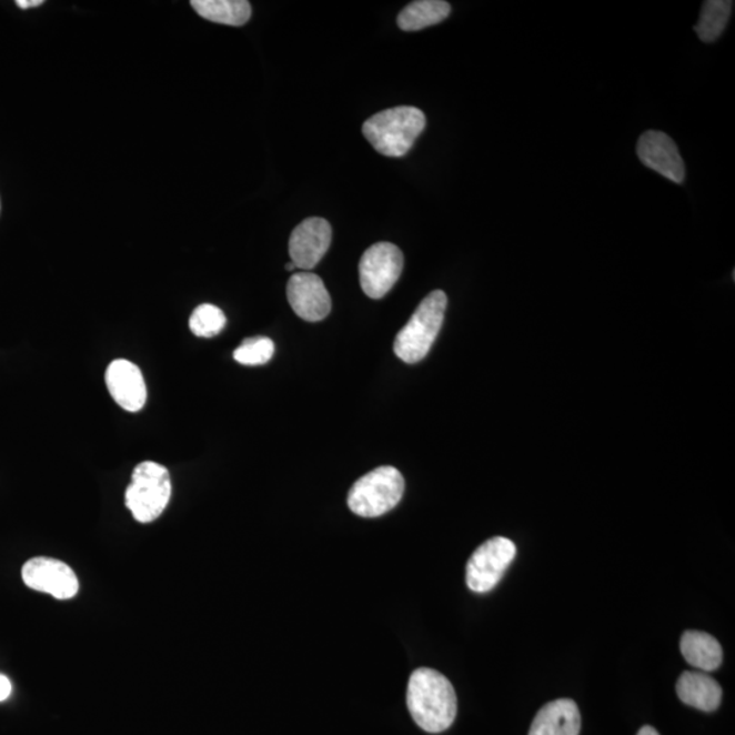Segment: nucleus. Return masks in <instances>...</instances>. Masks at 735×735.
I'll use <instances>...</instances> for the list:
<instances>
[{
	"label": "nucleus",
	"instance_id": "obj_11",
	"mask_svg": "<svg viewBox=\"0 0 735 735\" xmlns=\"http://www.w3.org/2000/svg\"><path fill=\"white\" fill-rule=\"evenodd\" d=\"M637 155L650 170L658 172L673 183H683L685 165L672 138L660 131H647L637 142Z\"/></svg>",
	"mask_w": 735,
	"mask_h": 735
},
{
	"label": "nucleus",
	"instance_id": "obj_24",
	"mask_svg": "<svg viewBox=\"0 0 735 735\" xmlns=\"http://www.w3.org/2000/svg\"><path fill=\"white\" fill-rule=\"evenodd\" d=\"M296 269H298V268L294 266V264H293L292 262H289V263L286 264V270H288V271H293V270H296Z\"/></svg>",
	"mask_w": 735,
	"mask_h": 735
},
{
	"label": "nucleus",
	"instance_id": "obj_15",
	"mask_svg": "<svg viewBox=\"0 0 735 735\" xmlns=\"http://www.w3.org/2000/svg\"><path fill=\"white\" fill-rule=\"evenodd\" d=\"M681 653L689 665L703 672H714L722 665L721 644L706 632L686 631L681 637Z\"/></svg>",
	"mask_w": 735,
	"mask_h": 735
},
{
	"label": "nucleus",
	"instance_id": "obj_2",
	"mask_svg": "<svg viewBox=\"0 0 735 735\" xmlns=\"http://www.w3.org/2000/svg\"><path fill=\"white\" fill-rule=\"evenodd\" d=\"M425 125L423 111L415 107L402 105L373 114L364 123L363 134L377 153L385 157H403L413 148Z\"/></svg>",
	"mask_w": 735,
	"mask_h": 735
},
{
	"label": "nucleus",
	"instance_id": "obj_17",
	"mask_svg": "<svg viewBox=\"0 0 735 735\" xmlns=\"http://www.w3.org/2000/svg\"><path fill=\"white\" fill-rule=\"evenodd\" d=\"M451 6L443 0H419L407 4L397 16V26L405 32H417L447 20Z\"/></svg>",
	"mask_w": 735,
	"mask_h": 735
},
{
	"label": "nucleus",
	"instance_id": "obj_20",
	"mask_svg": "<svg viewBox=\"0 0 735 735\" xmlns=\"http://www.w3.org/2000/svg\"><path fill=\"white\" fill-rule=\"evenodd\" d=\"M274 351V342L268 336H254V339L241 342V345L234 351L233 358L239 364L263 365L273 359Z\"/></svg>",
	"mask_w": 735,
	"mask_h": 735
},
{
	"label": "nucleus",
	"instance_id": "obj_18",
	"mask_svg": "<svg viewBox=\"0 0 735 735\" xmlns=\"http://www.w3.org/2000/svg\"><path fill=\"white\" fill-rule=\"evenodd\" d=\"M733 4V2H725V0H708L703 4L695 32L704 43H713V41L719 39L728 20H731Z\"/></svg>",
	"mask_w": 735,
	"mask_h": 735
},
{
	"label": "nucleus",
	"instance_id": "obj_12",
	"mask_svg": "<svg viewBox=\"0 0 735 735\" xmlns=\"http://www.w3.org/2000/svg\"><path fill=\"white\" fill-rule=\"evenodd\" d=\"M105 383L113 401L124 411L140 412L147 403L148 389L142 371L129 360L112 361L107 370Z\"/></svg>",
	"mask_w": 735,
	"mask_h": 735
},
{
	"label": "nucleus",
	"instance_id": "obj_19",
	"mask_svg": "<svg viewBox=\"0 0 735 735\" xmlns=\"http://www.w3.org/2000/svg\"><path fill=\"white\" fill-rule=\"evenodd\" d=\"M225 325V313L213 304L199 305L190 318V329L199 339H213Z\"/></svg>",
	"mask_w": 735,
	"mask_h": 735
},
{
	"label": "nucleus",
	"instance_id": "obj_8",
	"mask_svg": "<svg viewBox=\"0 0 735 735\" xmlns=\"http://www.w3.org/2000/svg\"><path fill=\"white\" fill-rule=\"evenodd\" d=\"M21 575L27 587L57 600H71L80 592V581L74 570L57 558H30L23 564Z\"/></svg>",
	"mask_w": 735,
	"mask_h": 735
},
{
	"label": "nucleus",
	"instance_id": "obj_22",
	"mask_svg": "<svg viewBox=\"0 0 735 735\" xmlns=\"http://www.w3.org/2000/svg\"><path fill=\"white\" fill-rule=\"evenodd\" d=\"M43 0H17L16 4L22 10L39 8L43 4Z\"/></svg>",
	"mask_w": 735,
	"mask_h": 735
},
{
	"label": "nucleus",
	"instance_id": "obj_6",
	"mask_svg": "<svg viewBox=\"0 0 735 735\" xmlns=\"http://www.w3.org/2000/svg\"><path fill=\"white\" fill-rule=\"evenodd\" d=\"M516 556L514 542L504 537L487 540L470 557L466 583L474 593L484 594L496 587Z\"/></svg>",
	"mask_w": 735,
	"mask_h": 735
},
{
	"label": "nucleus",
	"instance_id": "obj_9",
	"mask_svg": "<svg viewBox=\"0 0 735 735\" xmlns=\"http://www.w3.org/2000/svg\"><path fill=\"white\" fill-rule=\"evenodd\" d=\"M333 229L328 221L311 217L294 229L289 239V255L298 269L309 271L322 261L329 251Z\"/></svg>",
	"mask_w": 735,
	"mask_h": 735
},
{
	"label": "nucleus",
	"instance_id": "obj_21",
	"mask_svg": "<svg viewBox=\"0 0 735 735\" xmlns=\"http://www.w3.org/2000/svg\"><path fill=\"white\" fill-rule=\"evenodd\" d=\"M11 683L10 679L3 674H0V702H4L6 698H9L11 695Z\"/></svg>",
	"mask_w": 735,
	"mask_h": 735
},
{
	"label": "nucleus",
	"instance_id": "obj_1",
	"mask_svg": "<svg viewBox=\"0 0 735 735\" xmlns=\"http://www.w3.org/2000/svg\"><path fill=\"white\" fill-rule=\"evenodd\" d=\"M407 708L412 718L427 733H442L456 718L457 702L453 684L432 668H417L409 679Z\"/></svg>",
	"mask_w": 735,
	"mask_h": 735
},
{
	"label": "nucleus",
	"instance_id": "obj_16",
	"mask_svg": "<svg viewBox=\"0 0 735 735\" xmlns=\"http://www.w3.org/2000/svg\"><path fill=\"white\" fill-rule=\"evenodd\" d=\"M191 6L204 20L222 26L243 27L252 13L245 0H192Z\"/></svg>",
	"mask_w": 735,
	"mask_h": 735
},
{
	"label": "nucleus",
	"instance_id": "obj_4",
	"mask_svg": "<svg viewBox=\"0 0 735 735\" xmlns=\"http://www.w3.org/2000/svg\"><path fill=\"white\" fill-rule=\"evenodd\" d=\"M172 496V481L168 469L155 462H142L134 469L125 490V505L134 520L152 523L162 515Z\"/></svg>",
	"mask_w": 735,
	"mask_h": 735
},
{
	"label": "nucleus",
	"instance_id": "obj_14",
	"mask_svg": "<svg viewBox=\"0 0 735 735\" xmlns=\"http://www.w3.org/2000/svg\"><path fill=\"white\" fill-rule=\"evenodd\" d=\"M677 693L686 706L706 711H715L722 701V688L716 681L702 672H685L677 681Z\"/></svg>",
	"mask_w": 735,
	"mask_h": 735
},
{
	"label": "nucleus",
	"instance_id": "obj_5",
	"mask_svg": "<svg viewBox=\"0 0 735 735\" xmlns=\"http://www.w3.org/2000/svg\"><path fill=\"white\" fill-rule=\"evenodd\" d=\"M405 492L400 470L382 466L363 475L349 492L348 504L355 515L377 517L396 507Z\"/></svg>",
	"mask_w": 735,
	"mask_h": 735
},
{
	"label": "nucleus",
	"instance_id": "obj_7",
	"mask_svg": "<svg viewBox=\"0 0 735 735\" xmlns=\"http://www.w3.org/2000/svg\"><path fill=\"white\" fill-rule=\"evenodd\" d=\"M402 270L403 254L395 244H373L360 261L361 288L368 298L382 299L400 280Z\"/></svg>",
	"mask_w": 735,
	"mask_h": 735
},
{
	"label": "nucleus",
	"instance_id": "obj_13",
	"mask_svg": "<svg viewBox=\"0 0 735 735\" xmlns=\"http://www.w3.org/2000/svg\"><path fill=\"white\" fill-rule=\"evenodd\" d=\"M581 713L574 701L558 698L538 711L528 735H580Z\"/></svg>",
	"mask_w": 735,
	"mask_h": 735
},
{
	"label": "nucleus",
	"instance_id": "obj_3",
	"mask_svg": "<svg viewBox=\"0 0 735 735\" xmlns=\"http://www.w3.org/2000/svg\"><path fill=\"white\" fill-rule=\"evenodd\" d=\"M447 294L433 291L421 301L394 342V352L406 364H417L430 353L444 322Z\"/></svg>",
	"mask_w": 735,
	"mask_h": 735
},
{
	"label": "nucleus",
	"instance_id": "obj_10",
	"mask_svg": "<svg viewBox=\"0 0 735 735\" xmlns=\"http://www.w3.org/2000/svg\"><path fill=\"white\" fill-rule=\"evenodd\" d=\"M286 293L292 310L306 322H321L331 311V298L324 282L310 271L293 274Z\"/></svg>",
	"mask_w": 735,
	"mask_h": 735
},
{
	"label": "nucleus",
	"instance_id": "obj_23",
	"mask_svg": "<svg viewBox=\"0 0 735 735\" xmlns=\"http://www.w3.org/2000/svg\"><path fill=\"white\" fill-rule=\"evenodd\" d=\"M637 735H660V733L654 727L644 726L638 731Z\"/></svg>",
	"mask_w": 735,
	"mask_h": 735
}]
</instances>
